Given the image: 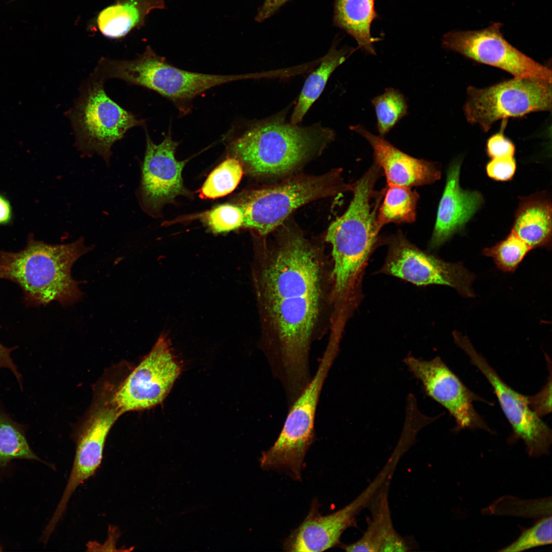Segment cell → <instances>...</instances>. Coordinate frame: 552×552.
Masks as SVG:
<instances>
[{"mask_svg":"<svg viewBox=\"0 0 552 552\" xmlns=\"http://www.w3.org/2000/svg\"><path fill=\"white\" fill-rule=\"evenodd\" d=\"M243 168L236 157H228L217 167L208 176L200 189L199 196L214 199L231 193L240 182Z\"/></svg>","mask_w":552,"mask_h":552,"instance_id":"obj_27","label":"cell"},{"mask_svg":"<svg viewBox=\"0 0 552 552\" xmlns=\"http://www.w3.org/2000/svg\"><path fill=\"white\" fill-rule=\"evenodd\" d=\"M382 174L374 163L353 184L349 207L328 229L326 240L332 247L331 301L336 309L350 306L361 271L378 241L377 215L385 189L377 192L374 188Z\"/></svg>","mask_w":552,"mask_h":552,"instance_id":"obj_2","label":"cell"},{"mask_svg":"<svg viewBox=\"0 0 552 552\" xmlns=\"http://www.w3.org/2000/svg\"><path fill=\"white\" fill-rule=\"evenodd\" d=\"M372 512V520L366 531L358 541L341 546L347 551H396L403 545L405 538L394 528L387 497L384 494L377 497Z\"/></svg>","mask_w":552,"mask_h":552,"instance_id":"obj_23","label":"cell"},{"mask_svg":"<svg viewBox=\"0 0 552 552\" xmlns=\"http://www.w3.org/2000/svg\"><path fill=\"white\" fill-rule=\"evenodd\" d=\"M500 131L492 135L487 142V153L491 158L513 156L515 147L513 143L506 137L502 127Z\"/></svg>","mask_w":552,"mask_h":552,"instance_id":"obj_35","label":"cell"},{"mask_svg":"<svg viewBox=\"0 0 552 552\" xmlns=\"http://www.w3.org/2000/svg\"><path fill=\"white\" fill-rule=\"evenodd\" d=\"M182 371V364L167 333L133 370L111 398L121 413L148 409L160 404Z\"/></svg>","mask_w":552,"mask_h":552,"instance_id":"obj_10","label":"cell"},{"mask_svg":"<svg viewBox=\"0 0 552 552\" xmlns=\"http://www.w3.org/2000/svg\"><path fill=\"white\" fill-rule=\"evenodd\" d=\"M551 516L540 518L531 527L522 528L520 535L513 542L501 548L500 551H521L535 547L550 544Z\"/></svg>","mask_w":552,"mask_h":552,"instance_id":"obj_31","label":"cell"},{"mask_svg":"<svg viewBox=\"0 0 552 552\" xmlns=\"http://www.w3.org/2000/svg\"><path fill=\"white\" fill-rule=\"evenodd\" d=\"M388 252L380 272L418 286L439 284L451 287L462 295L474 296L471 285L474 275L461 263H450L424 251L401 232L386 240Z\"/></svg>","mask_w":552,"mask_h":552,"instance_id":"obj_12","label":"cell"},{"mask_svg":"<svg viewBox=\"0 0 552 552\" xmlns=\"http://www.w3.org/2000/svg\"><path fill=\"white\" fill-rule=\"evenodd\" d=\"M205 221L216 233L228 232L243 225L244 213L241 206L231 204L218 205L205 213Z\"/></svg>","mask_w":552,"mask_h":552,"instance_id":"obj_32","label":"cell"},{"mask_svg":"<svg viewBox=\"0 0 552 552\" xmlns=\"http://www.w3.org/2000/svg\"><path fill=\"white\" fill-rule=\"evenodd\" d=\"M516 169L513 156L491 158L486 166L488 175L498 181H508L512 178Z\"/></svg>","mask_w":552,"mask_h":552,"instance_id":"obj_34","label":"cell"},{"mask_svg":"<svg viewBox=\"0 0 552 552\" xmlns=\"http://www.w3.org/2000/svg\"><path fill=\"white\" fill-rule=\"evenodd\" d=\"M164 6V0H116L98 13L95 25L106 37L122 38L143 26L151 11Z\"/></svg>","mask_w":552,"mask_h":552,"instance_id":"obj_21","label":"cell"},{"mask_svg":"<svg viewBox=\"0 0 552 552\" xmlns=\"http://www.w3.org/2000/svg\"><path fill=\"white\" fill-rule=\"evenodd\" d=\"M375 0H335L334 24L353 37L358 48L376 55L374 43L380 40L371 34V25L378 17Z\"/></svg>","mask_w":552,"mask_h":552,"instance_id":"obj_22","label":"cell"},{"mask_svg":"<svg viewBox=\"0 0 552 552\" xmlns=\"http://www.w3.org/2000/svg\"><path fill=\"white\" fill-rule=\"evenodd\" d=\"M100 78L118 79L154 90L180 106L216 86L253 78L250 75H212L191 72L169 64L150 47L131 60L102 57L94 72Z\"/></svg>","mask_w":552,"mask_h":552,"instance_id":"obj_5","label":"cell"},{"mask_svg":"<svg viewBox=\"0 0 552 552\" xmlns=\"http://www.w3.org/2000/svg\"><path fill=\"white\" fill-rule=\"evenodd\" d=\"M355 51L352 48L337 50L333 46L321 59L319 66L307 78L292 113L290 123L298 124L323 92L333 72Z\"/></svg>","mask_w":552,"mask_h":552,"instance_id":"obj_24","label":"cell"},{"mask_svg":"<svg viewBox=\"0 0 552 552\" xmlns=\"http://www.w3.org/2000/svg\"><path fill=\"white\" fill-rule=\"evenodd\" d=\"M319 124L302 127L277 118L255 123L230 144L231 152L255 176L287 174L333 140Z\"/></svg>","mask_w":552,"mask_h":552,"instance_id":"obj_4","label":"cell"},{"mask_svg":"<svg viewBox=\"0 0 552 552\" xmlns=\"http://www.w3.org/2000/svg\"><path fill=\"white\" fill-rule=\"evenodd\" d=\"M17 347L8 348L0 342V369H7L14 375L19 385L22 384L21 376L11 357V352Z\"/></svg>","mask_w":552,"mask_h":552,"instance_id":"obj_36","label":"cell"},{"mask_svg":"<svg viewBox=\"0 0 552 552\" xmlns=\"http://www.w3.org/2000/svg\"><path fill=\"white\" fill-rule=\"evenodd\" d=\"M369 492L363 493L343 508L326 516L319 513L318 500L314 499L306 518L284 541V550L323 551L339 545L343 532L355 524L356 515L364 504Z\"/></svg>","mask_w":552,"mask_h":552,"instance_id":"obj_17","label":"cell"},{"mask_svg":"<svg viewBox=\"0 0 552 552\" xmlns=\"http://www.w3.org/2000/svg\"><path fill=\"white\" fill-rule=\"evenodd\" d=\"M0 551H2V548L0 547Z\"/></svg>","mask_w":552,"mask_h":552,"instance_id":"obj_39","label":"cell"},{"mask_svg":"<svg viewBox=\"0 0 552 552\" xmlns=\"http://www.w3.org/2000/svg\"><path fill=\"white\" fill-rule=\"evenodd\" d=\"M549 370V376L546 383L537 394L532 396H525L528 405L539 417L550 413L551 411V366L549 356L545 354Z\"/></svg>","mask_w":552,"mask_h":552,"instance_id":"obj_33","label":"cell"},{"mask_svg":"<svg viewBox=\"0 0 552 552\" xmlns=\"http://www.w3.org/2000/svg\"><path fill=\"white\" fill-rule=\"evenodd\" d=\"M105 81L93 74L80 87L74 106L66 113L77 147L85 153H96L108 162L111 148L131 128L145 121L118 105L106 94Z\"/></svg>","mask_w":552,"mask_h":552,"instance_id":"obj_6","label":"cell"},{"mask_svg":"<svg viewBox=\"0 0 552 552\" xmlns=\"http://www.w3.org/2000/svg\"><path fill=\"white\" fill-rule=\"evenodd\" d=\"M288 0H264L258 10L256 20L262 22L272 15Z\"/></svg>","mask_w":552,"mask_h":552,"instance_id":"obj_37","label":"cell"},{"mask_svg":"<svg viewBox=\"0 0 552 552\" xmlns=\"http://www.w3.org/2000/svg\"><path fill=\"white\" fill-rule=\"evenodd\" d=\"M464 112L466 120L488 131L497 121L551 109V83L515 78L484 88L470 86Z\"/></svg>","mask_w":552,"mask_h":552,"instance_id":"obj_9","label":"cell"},{"mask_svg":"<svg viewBox=\"0 0 552 552\" xmlns=\"http://www.w3.org/2000/svg\"><path fill=\"white\" fill-rule=\"evenodd\" d=\"M551 204L543 193L524 197L516 211L511 231L531 249L551 244Z\"/></svg>","mask_w":552,"mask_h":552,"instance_id":"obj_20","label":"cell"},{"mask_svg":"<svg viewBox=\"0 0 552 552\" xmlns=\"http://www.w3.org/2000/svg\"><path fill=\"white\" fill-rule=\"evenodd\" d=\"M531 248L512 231L495 245L485 248L482 254L491 257L497 267L504 272H513Z\"/></svg>","mask_w":552,"mask_h":552,"instance_id":"obj_30","label":"cell"},{"mask_svg":"<svg viewBox=\"0 0 552 552\" xmlns=\"http://www.w3.org/2000/svg\"><path fill=\"white\" fill-rule=\"evenodd\" d=\"M454 342L468 356L471 363L485 376L494 390L501 409L513 430L512 443L521 439L528 455L539 457L549 453L551 430L530 407L526 397L502 380L485 357L475 349L467 336L454 331Z\"/></svg>","mask_w":552,"mask_h":552,"instance_id":"obj_13","label":"cell"},{"mask_svg":"<svg viewBox=\"0 0 552 552\" xmlns=\"http://www.w3.org/2000/svg\"><path fill=\"white\" fill-rule=\"evenodd\" d=\"M146 136L140 195L145 208L153 211L176 196L187 193L181 176L187 160L175 158L178 143L172 140L170 130L159 144H154L146 130Z\"/></svg>","mask_w":552,"mask_h":552,"instance_id":"obj_16","label":"cell"},{"mask_svg":"<svg viewBox=\"0 0 552 552\" xmlns=\"http://www.w3.org/2000/svg\"><path fill=\"white\" fill-rule=\"evenodd\" d=\"M13 219V210L8 199L0 193V225L10 224Z\"/></svg>","mask_w":552,"mask_h":552,"instance_id":"obj_38","label":"cell"},{"mask_svg":"<svg viewBox=\"0 0 552 552\" xmlns=\"http://www.w3.org/2000/svg\"><path fill=\"white\" fill-rule=\"evenodd\" d=\"M376 112L377 129L384 137L398 122L408 114L407 99L399 90L385 89L381 95L371 101Z\"/></svg>","mask_w":552,"mask_h":552,"instance_id":"obj_28","label":"cell"},{"mask_svg":"<svg viewBox=\"0 0 552 552\" xmlns=\"http://www.w3.org/2000/svg\"><path fill=\"white\" fill-rule=\"evenodd\" d=\"M331 265L319 247L293 232L253 262L262 339L292 386L304 382L311 344L330 327Z\"/></svg>","mask_w":552,"mask_h":552,"instance_id":"obj_1","label":"cell"},{"mask_svg":"<svg viewBox=\"0 0 552 552\" xmlns=\"http://www.w3.org/2000/svg\"><path fill=\"white\" fill-rule=\"evenodd\" d=\"M338 350L327 346L315 375L291 406L274 444L260 458L264 470L285 471L300 480L306 454L314 439L315 413L324 383Z\"/></svg>","mask_w":552,"mask_h":552,"instance_id":"obj_7","label":"cell"},{"mask_svg":"<svg viewBox=\"0 0 552 552\" xmlns=\"http://www.w3.org/2000/svg\"><path fill=\"white\" fill-rule=\"evenodd\" d=\"M340 171L317 176H300L253 191L240 205L243 225L265 236L280 226L296 209L312 201L352 191Z\"/></svg>","mask_w":552,"mask_h":552,"instance_id":"obj_8","label":"cell"},{"mask_svg":"<svg viewBox=\"0 0 552 552\" xmlns=\"http://www.w3.org/2000/svg\"><path fill=\"white\" fill-rule=\"evenodd\" d=\"M502 24L494 22L476 30H452L442 39V47L474 61L493 66L515 78L551 83V70L511 44L501 32Z\"/></svg>","mask_w":552,"mask_h":552,"instance_id":"obj_11","label":"cell"},{"mask_svg":"<svg viewBox=\"0 0 552 552\" xmlns=\"http://www.w3.org/2000/svg\"><path fill=\"white\" fill-rule=\"evenodd\" d=\"M461 161L456 159L448 169L429 244L431 248L440 247L461 230L482 204L483 197L479 192L461 188Z\"/></svg>","mask_w":552,"mask_h":552,"instance_id":"obj_19","label":"cell"},{"mask_svg":"<svg viewBox=\"0 0 552 552\" xmlns=\"http://www.w3.org/2000/svg\"><path fill=\"white\" fill-rule=\"evenodd\" d=\"M387 186L377 215V224L380 230L390 223H412L416 217L419 198L417 192L405 186Z\"/></svg>","mask_w":552,"mask_h":552,"instance_id":"obj_25","label":"cell"},{"mask_svg":"<svg viewBox=\"0 0 552 552\" xmlns=\"http://www.w3.org/2000/svg\"><path fill=\"white\" fill-rule=\"evenodd\" d=\"M17 459L41 461L28 443L24 426L0 409V470Z\"/></svg>","mask_w":552,"mask_h":552,"instance_id":"obj_26","label":"cell"},{"mask_svg":"<svg viewBox=\"0 0 552 552\" xmlns=\"http://www.w3.org/2000/svg\"><path fill=\"white\" fill-rule=\"evenodd\" d=\"M350 129L363 137L374 151L375 162L386 177L387 186L407 187L429 185L439 179L441 168L437 163L413 157L361 124Z\"/></svg>","mask_w":552,"mask_h":552,"instance_id":"obj_18","label":"cell"},{"mask_svg":"<svg viewBox=\"0 0 552 552\" xmlns=\"http://www.w3.org/2000/svg\"><path fill=\"white\" fill-rule=\"evenodd\" d=\"M121 415L110 398L96 408L88 418L77 438L72 469L61 499L50 521L51 525H57L77 488L94 476L99 468L107 435Z\"/></svg>","mask_w":552,"mask_h":552,"instance_id":"obj_15","label":"cell"},{"mask_svg":"<svg viewBox=\"0 0 552 552\" xmlns=\"http://www.w3.org/2000/svg\"><path fill=\"white\" fill-rule=\"evenodd\" d=\"M482 513L484 515L540 518L551 515V497L524 500L512 496H504L483 509Z\"/></svg>","mask_w":552,"mask_h":552,"instance_id":"obj_29","label":"cell"},{"mask_svg":"<svg viewBox=\"0 0 552 552\" xmlns=\"http://www.w3.org/2000/svg\"><path fill=\"white\" fill-rule=\"evenodd\" d=\"M409 370L422 384L426 394L444 407L454 418L457 430H492L473 404L482 399L468 389L439 357L426 360L409 356L404 359Z\"/></svg>","mask_w":552,"mask_h":552,"instance_id":"obj_14","label":"cell"},{"mask_svg":"<svg viewBox=\"0 0 552 552\" xmlns=\"http://www.w3.org/2000/svg\"><path fill=\"white\" fill-rule=\"evenodd\" d=\"M90 249L82 238L70 244L52 245L36 240L30 234L22 250H0V279L12 281L21 288L27 307L53 301L69 305L82 296L78 283L71 276V268Z\"/></svg>","mask_w":552,"mask_h":552,"instance_id":"obj_3","label":"cell"}]
</instances>
